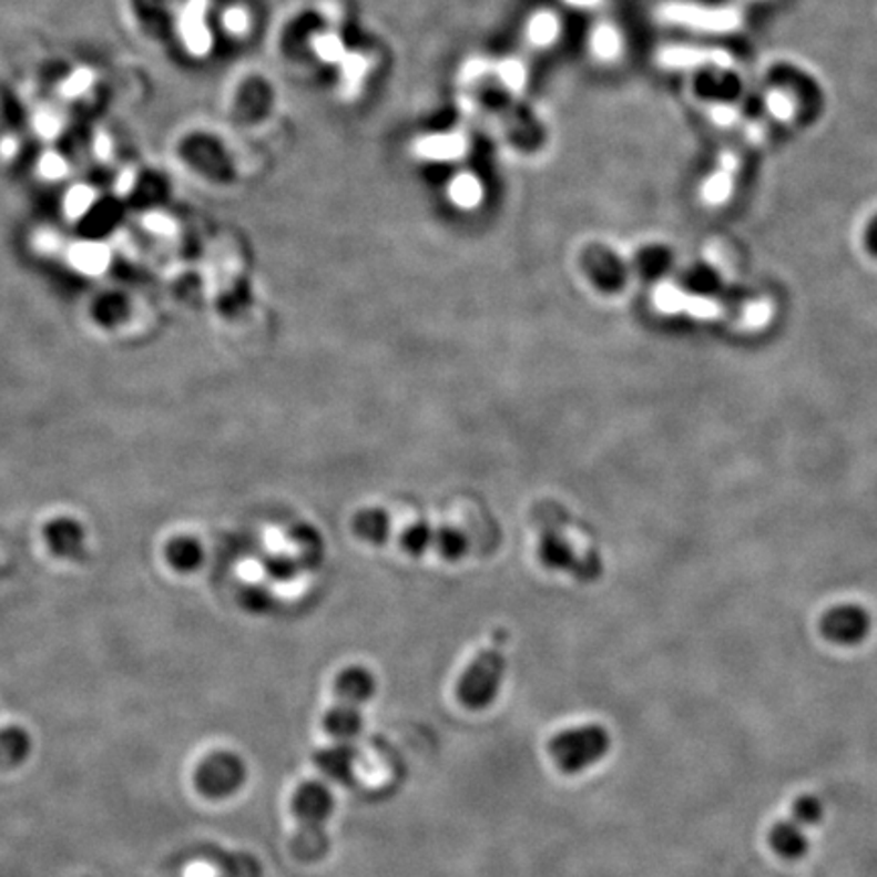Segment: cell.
<instances>
[{"instance_id": "1", "label": "cell", "mask_w": 877, "mask_h": 877, "mask_svg": "<svg viewBox=\"0 0 877 877\" xmlns=\"http://www.w3.org/2000/svg\"><path fill=\"white\" fill-rule=\"evenodd\" d=\"M766 84L786 96L800 124H817L827 110V92L813 73L798 63L776 61L766 72Z\"/></svg>"}, {"instance_id": "2", "label": "cell", "mask_w": 877, "mask_h": 877, "mask_svg": "<svg viewBox=\"0 0 877 877\" xmlns=\"http://www.w3.org/2000/svg\"><path fill=\"white\" fill-rule=\"evenodd\" d=\"M506 636L500 632L492 644L481 650L471 661L468 671L457 686V697L468 710L480 711L490 707L502 685L506 673Z\"/></svg>"}, {"instance_id": "3", "label": "cell", "mask_w": 877, "mask_h": 877, "mask_svg": "<svg viewBox=\"0 0 877 877\" xmlns=\"http://www.w3.org/2000/svg\"><path fill=\"white\" fill-rule=\"evenodd\" d=\"M612 735L605 727L589 723L557 733L547 745L554 766L565 774H579L610 754Z\"/></svg>"}, {"instance_id": "4", "label": "cell", "mask_w": 877, "mask_h": 877, "mask_svg": "<svg viewBox=\"0 0 877 877\" xmlns=\"http://www.w3.org/2000/svg\"><path fill=\"white\" fill-rule=\"evenodd\" d=\"M818 628L823 638L837 646H857L871 634L874 620L859 603H839L823 613Z\"/></svg>"}, {"instance_id": "5", "label": "cell", "mask_w": 877, "mask_h": 877, "mask_svg": "<svg viewBox=\"0 0 877 877\" xmlns=\"http://www.w3.org/2000/svg\"><path fill=\"white\" fill-rule=\"evenodd\" d=\"M334 794L322 782H305L293 798V813L305 833H309V843H324L325 823L334 813Z\"/></svg>"}, {"instance_id": "6", "label": "cell", "mask_w": 877, "mask_h": 877, "mask_svg": "<svg viewBox=\"0 0 877 877\" xmlns=\"http://www.w3.org/2000/svg\"><path fill=\"white\" fill-rule=\"evenodd\" d=\"M693 90L703 102L735 104L744 98V80L730 68L705 65L693 75Z\"/></svg>"}, {"instance_id": "7", "label": "cell", "mask_w": 877, "mask_h": 877, "mask_svg": "<svg viewBox=\"0 0 877 877\" xmlns=\"http://www.w3.org/2000/svg\"><path fill=\"white\" fill-rule=\"evenodd\" d=\"M679 287L695 299H720L727 293L722 271L707 261H697L685 266L679 275Z\"/></svg>"}, {"instance_id": "8", "label": "cell", "mask_w": 877, "mask_h": 877, "mask_svg": "<svg viewBox=\"0 0 877 877\" xmlns=\"http://www.w3.org/2000/svg\"><path fill=\"white\" fill-rule=\"evenodd\" d=\"M468 139L461 133L425 134L410 146L412 155L431 163H456L468 155Z\"/></svg>"}, {"instance_id": "9", "label": "cell", "mask_w": 877, "mask_h": 877, "mask_svg": "<svg viewBox=\"0 0 877 877\" xmlns=\"http://www.w3.org/2000/svg\"><path fill=\"white\" fill-rule=\"evenodd\" d=\"M356 757L358 752L351 742H336L327 745L315 754V766L324 774L327 781L336 784H351L354 782V768H356Z\"/></svg>"}, {"instance_id": "10", "label": "cell", "mask_w": 877, "mask_h": 877, "mask_svg": "<svg viewBox=\"0 0 877 877\" xmlns=\"http://www.w3.org/2000/svg\"><path fill=\"white\" fill-rule=\"evenodd\" d=\"M334 691H336V703L361 710V705L368 703L376 693V681L366 669L349 666L337 674Z\"/></svg>"}, {"instance_id": "11", "label": "cell", "mask_w": 877, "mask_h": 877, "mask_svg": "<svg viewBox=\"0 0 877 877\" xmlns=\"http://www.w3.org/2000/svg\"><path fill=\"white\" fill-rule=\"evenodd\" d=\"M769 845L784 859H800L808 854V837L796 820H782L769 830Z\"/></svg>"}, {"instance_id": "12", "label": "cell", "mask_w": 877, "mask_h": 877, "mask_svg": "<svg viewBox=\"0 0 877 877\" xmlns=\"http://www.w3.org/2000/svg\"><path fill=\"white\" fill-rule=\"evenodd\" d=\"M361 727H364L361 710H356V707L336 703L332 710L325 713V733L329 737H334L336 742H351L354 737L360 735Z\"/></svg>"}, {"instance_id": "13", "label": "cell", "mask_w": 877, "mask_h": 877, "mask_svg": "<svg viewBox=\"0 0 877 877\" xmlns=\"http://www.w3.org/2000/svg\"><path fill=\"white\" fill-rule=\"evenodd\" d=\"M447 197L459 210H476L483 200V185H481L480 177L471 171L457 173L447 185Z\"/></svg>"}, {"instance_id": "14", "label": "cell", "mask_w": 877, "mask_h": 877, "mask_svg": "<svg viewBox=\"0 0 877 877\" xmlns=\"http://www.w3.org/2000/svg\"><path fill=\"white\" fill-rule=\"evenodd\" d=\"M674 265H676L674 253L666 246H650L638 256L636 261L638 275L650 283H659L671 277Z\"/></svg>"}, {"instance_id": "15", "label": "cell", "mask_w": 877, "mask_h": 877, "mask_svg": "<svg viewBox=\"0 0 877 877\" xmlns=\"http://www.w3.org/2000/svg\"><path fill=\"white\" fill-rule=\"evenodd\" d=\"M561 37V21L553 11L534 12L527 23V39L537 49H549Z\"/></svg>"}, {"instance_id": "16", "label": "cell", "mask_w": 877, "mask_h": 877, "mask_svg": "<svg viewBox=\"0 0 877 877\" xmlns=\"http://www.w3.org/2000/svg\"><path fill=\"white\" fill-rule=\"evenodd\" d=\"M337 68H339L344 96H356L360 92L364 80H366V73L370 70V60L366 55L358 53V51H348L341 58V61L337 63Z\"/></svg>"}, {"instance_id": "17", "label": "cell", "mask_w": 877, "mask_h": 877, "mask_svg": "<svg viewBox=\"0 0 877 877\" xmlns=\"http://www.w3.org/2000/svg\"><path fill=\"white\" fill-rule=\"evenodd\" d=\"M309 45H312L313 55L324 63H334L337 65L341 58L348 53V49L344 45L341 37L337 35L336 31H317L309 37Z\"/></svg>"}, {"instance_id": "18", "label": "cell", "mask_w": 877, "mask_h": 877, "mask_svg": "<svg viewBox=\"0 0 877 877\" xmlns=\"http://www.w3.org/2000/svg\"><path fill=\"white\" fill-rule=\"evenodd\" d=\"M825 817V805L815 794H803L793 803V820L800 827L818 825Z\"/></svg>"}, {"instance_id": "19", "label": "cell", "mask_w": 877, "mask_h": 877, "mask_svg": "<svg viewBox=\"0 0 877 877\" xmlns=\"http://www.w3.org/2000/svg\"><path fill=\"white\" fill-rule=\"evenodd\" d=\"M496 72H498L500 82H502L510 92H514V94L522 92V90L527 88V82H529L527 65L520 60H514V58L500 61V63L496 65Z\"/></svg>"}, {"instance_id": "20", "label": "cell", "mask_w": 877, "mask_h": 877, "mask_svg": "<svg viewBox=\"0 0 877 877\" xmlns=\"http://www.w3.org/2000/svg\"><path fill=\"white\" fill-rule=\"evenodd\" d=\"M589 48H591L593 55H598L601 60H610L620 51V39L615 35L613 29L605 27V24H600L589 35Z\"/></svg>"}, {"instance_id": "21", "label": "cell", "mask_w": 877, "mask_h": 877, "mask_svg": "<svg viewBox=\"0 0 877 877\" xmlns=\"http://www.w3.org/2000/svg\"><path fill=\"white\" fill-rule=\"evenodd\" d=\"M864 246H866L869 256L877 258V212L867 220L866 228H864Z\"/></svg>"}, {"instance_id": "22", "label": "cell", "mask_w": 877, "mask_h": 877, "mask_svg": "<svg viewBox=\"0 0 877 877\" xmlns=\"http://www.w3.org/2000/svg\"><path fill=\"white\" fill-rule=\"evenodd\" d=\"M226 24H228L230 31L242 33V31H246V27H248V17H246V12L230 11L228 14H226Z\"/></svg>"}, {"instance_id": "23", "label": "cell", "mask_w": 877, "mask_h": 877, "mask_svg": "<svg viewBox=\"0 0 877 877\" xmlns=\"http://www.w3.org/2000/svg\"><path fill=\"white\" fill-rule=\"evenodd\" d=\"M565 2L575 9H591L598 4V0H565Z\"/></svg>"}]
</instances>
